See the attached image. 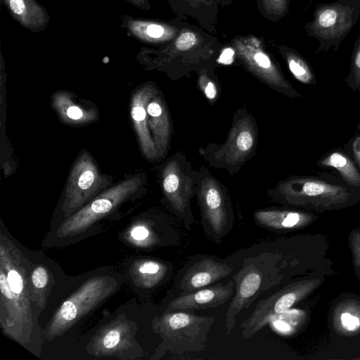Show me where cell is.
Wrapping results in <instances>:
<instances>
[{
    "instance_id": "cell-26",
    "label": "cell",
    "mask_w": 360,
    "mask_h": 360,
    "mask_svg": "<svg viewBox=\"0 0 360 360\" xmlns=\"http://www.w3.org/2000/svg\"><path fill=\"white\" fill-rule=\"evenodd\" d=\"M121 341V332L118 327L111 328L106 332L101 339L102 349L112 350L115 349Z\"/></svg>"
},
{
    "instance_id": "cell-27",
    "label": "cell",
    "mask_w": 360,
    "mask_h": 360,
    "mask_svg": "<svg viewBox=\"0 0 360 360\" xmlns=\"http://www.w3.org/2000/svg\"><path fill=\"white\" fill-rule=\"evenodd\" d=\"M349 240L354 263L360 269V229L354 230Z\"/></svg>"
},
{
    "instance_id": "cell-9",
    "label": "cell",
    "mask_w": 360,
    "mask_h": 360,
    "mask_svg": "<svg viewBox=\"0 0 360 360\" xmlns=\"http://www.w3.org/2000/svg\"><path fill=\"white\" fill-rule=\"evenodd\" d=\"M118 282L110 276H95L83 285L57 310L45 330L51 340L61 335L90 310L109 297L117 288Z\"/></svg>"
},
{
    "instance_id": "cell-7",
    "label": "cell",
    "mask_w": 360,
    "mask_h": 360,
    "mask_svg": "<svg viewBox=\"0 0 360 360\" xmlns=\"http://www.w3.org/2000/svg\"><path fill=\"white\" fill-rule=\"evenodd\" d=\"M360 18V0H336L316 4L313 20L305 24L309 37L316 39V53L337 51Z\"/></svg>"
},
{
    "instance_id": "cell-33",
    "label": "cell",
    "mask_w": 360,
    "mask_h": 360,
    "mask_svg": "<svg viewBox=\"0 0 360 360\" xmlns=\"http://www.w3.org/2000/svg\"><path fill=\"white\" fill-rule=\"evenodd\" d=\"M274 1L278 3L284 13H286L287 8H288V0H273Z\"/></svg>"
},
{
    "instance_id": "cell-29",
    "label": "cell",
    "mask_w": 360,
    "mask_h": 360,
    "mask_svg": "<svg viewBox=\"0 0 360 360\" xmlns=\"http://www.w3.org/2000/svg\"><path fill=\"white\" fill-rule=\"evenodd\" d=\"M195 42V37L191 32H185L179 36L176 44L178 49L186 50L190 49Z\"/></svg>"
},
{
    "instance_id": "cell-23",
    "label": "cell",
    "mask_w": 360,
    "mask_h": 360,
    "mask_svg": "<svg viewBox=\"0 0 360 360\" xmlns=\"http://www.w3.org/2000/svg\"><path fill=\"white\" fill-rule=\"evenodd\" d=\"M321 164L335 168L349 185L360 186V173L353 162L344 154L331 153L321 161Z\"/></svg>"
},
{
    "instance_id": "cell-16",
    "label": "cell",
    "mask_w": 360,
    "mask_h": 360,
    "mask_svg": "<svg viewBox=\"0 0 360 360\" xmlns=\"http://www.w3.org/2000/svg\"><path fill=\"white\" fill-rule=\"evenodd\" d=\"M253 217L257 226L278 231L301 229L316 219L309 213L280 208L258 210L255 211Z\"/></svg>"
},
{
    "instance_id": "cell-15",
    "label": "cell",
    "mask_w": 360,
    "mask_h": 360,
    "mask_svg": "<svg viewBox=\"0 0 360 360\" xmlns=\"http://www.w3.org/2000/svg\"><path fill=\"white\" fill-rule=\"evenodd\" d=\"M146 110L149 128L158 158H163L170 147L172 124L166 103L159 91L150 99Z\"/></svg>"
},
{
    "instance_id": "cell-11",
    "label": "cell",
    "mask_w": 360,
    "mask_h": 360,
    "mask_svg": "<svg viewBox=\"0 0 360 360\" xmlns=\"http://www.w3.org/2000/svg\"><path fill=\"white\" fill-rule=\"evenodd\" d=\"M105 184L91 156L83 150L68 176L62 204L63 218L72 215L94 198Z\"/></svg>"
},
{
    "instance_id": "cell-22",
    "label": "cell",
    "mask_w": 360,
    "mask_h": 360,
    "mask_svg": "<svg viewBox=\"0 0 360 360\" xmlns=\"http://www.w3.org/2000/svg\"><path fill=\"white\" fill-rule=\"evenodd\" d=\"M283 55L289 70L300 82L306 84L316 83L314 72L308 61L299 53L289 48H285Z\"/></svg>"
},
{
    "instance_id": "cell-21",
    "label": "cell",
    "mask_w": 360,
    "mask_h": 360,
    "mask_svg": "<svg viewBox=\"0 0 360 360\" xmlns=\"http://www.w3.org/2000/svg\"><path fill=\"white\" fill-rule=\"evenodd\" d=\"M168 271L169 267L165 263L155 259H143L136 266L139 281L147 288L158 285L165 278Z\"/></svg>"
},
{
    "instance_id": "cell-13",
    "label": "cell",
    "mask_w": 360,
    "mask_h": 360,
    "mask_svg": "<svg viewBox=\"0 0 360 360\" xmlns=\"http://www.w3.org/2000/svg\"><path fill=\"white\" fill-rule=\"evenodd\" d=\"M233 281L207 286L188 293L181 294L172 300L167 311H193L214 308L224 304L233 295Z\"/></svg>"
},
{
    "instance_id": "cell-34",
    "label": "cell",
    "mask_w": 360,
    "mask_h": 360,
    "mask_svg": "<svg viewBox=\"0 0 360 360\" xmlns=\"http://www.w3.org/2000/svg\"><path fill=\"white\" fill-rule=\"evenodd\" d=\"M359 359H360V358H359Z\"/></svg>"
},
{
    "instance_id": "cell-18",
    "label": "cell",
    "mask_w": 360,
    "mask_h": 360,
    "mask_svg": "<svg viewBox=\"0 0 360 360\" xmlns=\"http://www.w3.org/2000/svg\"><path fill=\"white\" fill-rule=\"evenodd\" d=\"M52 105L60 120L68 124H85L97 120L98 115L94 109H86L75 102L72 95L66 91H56L52 96Z\"/></svg>"
},
{
    "instance_id": "cell-14",
    "label": "cell",
    "mask_w": 360,
    "mask_h": 360,
    "mask_svg": "<svg viewBox=\"0 0 360 360\" xmlns=\"http://www.w3.org/2000/svg\"><path fill=\"white\" fill-rule=\"evenodd\" d=\"M233 269L212 257H205L190 265L182 276L179 289L182 294L207 286L230 275Z\"/></svg>"
},
{
    "instance_id": "cell-6",
    "label": "cell",
    "mask_w": 360,
    "mask_h": 360,
    "mask_svg": "<svg viewBox=\"0 0 360 360\" xmlns=\"http://www.w3.org/2000/svg\"><path fill=\"white\" fill-rule=\"evenodd\" d=\"M200 175V170H194L191 162L181 153L169 158L161 172L165 204L188 231L195 222L191 200L197 195Z\"/></svg>"
},
{
    "instance_id": "cell-31",
    "label": "cell",
    "mask_w": 360,
    "mask_h": 360,
    "mask_svg": "<svg viewBox=\"0 0 360 360\" xmlns=\"http://www.w3.org/2000/svg\"><path fill=\"white\" fill-rule=\"evenodd\" d=\"M233 55V51L231 49H226L222 53L220 60L222 63L227 64L232 60Z\"/></svg>"
},
{
    "instance_id": "cell-17",
    "label": "cell",
    "mask_w": 360,
    "mask_h": 360,
    "mask_svg": "<svg viewBox=\"0 0 360 360\" xmlns=\"http://www.w3.org/2000/svg\"><path fill=\"white\" fill-rule=\"evenodd\" d=\"M11 16L25 28L37 32L44 30L49 16L37 0H3Z\"/></svg>"
},
{
    "instance_id": "cell-32",
    "label": "cell",
    "mask_w": 360,
    "mask_h": 360,
    "mask_svg": "<svg viewBox=\"0 0 360 360\" xmlns=\"http://www.w3.org/2000/svg\"><path fill=\"white\" fill-rule=\"evenodd\" d=\"M130 4L139 8H146V0H126Z\"/></svg>"
},
{
    "instance_id": "cell-12",
    "label": "cell",
    "mask_w": 360,
    "mask_h": 360,
    "mask_svg": "<svg viewBox=\"0 0 360 360\" xmlns=\"http://www.w3.org/2000/svg\"><path fill=\"white\" fill-rule=\"evenodd\" d=\"M158 91L152 84L143 85L133 94L131 117L139 142L141 150L149 160L158 159V151L148 120L146 107L150 99Z\"/></svg>"
},
{
    "instance_id": "cell-24",
    "label": "cell",
    "mask_w": 360,
    "mask_h": 360,
    "mask_svg": "<svg viewBox=\"0 0 360 360\" xmlns=\"http://www.w3.org/2000/svg\"><path fill=\"white\" fill-rule=\"evenodd\" d=\"M347 81L354 87H360V32L354 44Z\"/></svg>"
},
{
    "instance_id": "cell-25",
    "label": "cell",
    "mask_w": 360,
    "mask_h": 360,
    "mask_svg": "<svg viewBox=\"0 0 360 360\" xmlns=\"http://www.w3.org/2000/svg\"><path fill=\"white\" fill-rule=\"evenodd\" d=\"M198 85L200 91L210 103H214L219 96V90L217 83L205 74L198 77Z\"/></svg>"
},
{
    "instance_id": "cell-20",
    "label": "cell",
    "mask_w": 360,
    "mask_h": 360,
    "mask_svg": "<svg viewBox=\"0 0 360 360\" xmlns=\"http://www.w3.org/2000/svg\"><path fill=\"white\" fill-rule=\"evenodd\" d=\"M51 271L44 264L35 265L30 272V288L32 302L44 309L53 281Z\"/></svg>"
},
{
    "instance_id": "cell-1",
    "label": "cell",
    "mask_w": 360,
    "mask_h": 360,
    "mask_svg": "<svg viewBox=\"0 0 360 360\" xmlns=\"http://www.w3.org/2000/svg\"><path fill=\"white\" fill-rule=\"evenodd\" d=\"M142 178L134 176L104 191L72 215L64 219L55 231V245H67L79 240L92 226L112 212L142 185Z\"/></svg>"
},
{
    "instance_id": "cell-30",
    "label": "cell",
    "mask_w": 360,
    "mask_h": 360,
    "mask_svg": "<svg viewBox=\"0 0 360 360\" xmlns=\"http://www.w3.org/2000/svg\"><path fill=\"white\" fill-rule=\"evenodd\" d=\"M146 34L151 38H160L164 34L162 27L155 24L149 25L146 29Z\"/></svg>"
},
{
    "instance_id": "cell-8",
    "label": "cell",
    "mask_w": 360,
    "mask_h": 360,
    "mask_svg": "<svg viewBox=\"0 0 360 360\" xmlns=\"http://www.w3.org/2000/svg\"><path fill=\"white\" fill-rule=\"evenodd\" d=\"M197 200L205 235L219 243L234 224V210L228 189L208 169L200 168Z\"/></svg>"
},
{
    "instance_id": "cell-10",
    "label": "cell",
    "mask_w": 360,
    "mask_h": 360,
    "mask_svg": "<svg viewBox=\"0 0 360 360\" xmlns=\"http://www.w3.org/2000/svg\"><path fill=\"white\" fill-rule=\"evenodd\" d=\"M321 282V279L291 283L260 300L252 313L240 325L242 335L249 338L264 328L277 316L307 296Z\"/></svg>"
},
{
    "instance_id": "cell-19",
    "label": "cell",
    "mask_w": 360,
    "mask_h": 360,
    "mask_svg": "<svg viewBox=\"0 0 360 360\" xmlns=\"http://www.w3.org/2000/svg\"><path fill=\"white\" fill-rule=\"evenodd\" d=\"M333 326L337 333L354 336L360 333V302L348 299L341 302L333 314Z\"/></svg>"
},
{
    "instance_id": "cell-5",
    "label": "cell",
    "mask_w": 360,
    "mask_h": 360,
    "mask_svg": "<svg viewBox=\"0 0 360 360\" xmlns=\"http://www.w3.org/2000/svg\"><path fill=\"white\" fill-rule=\"evenodd\" d=\"M267 193L279 202L319 210L342 207L353 199L345 187L312 177L288 178Z\"/></svg>"
},
{
    "instance_id": "cell-28",
    "label": "cell",
    "mask_w": 360,
    "mask_h": 360,
    "mask_svg": "<svg viewBox=\"0 0 360 360\" xmlns=\"http://www.w3.org/2000/svg\"><path fill=\"white\" fill-rule=\"evenodd\" d=\"M150 233L144 225H136L132 227L129 236L131 238L137 243L145 242L150 236Z\"/></svg>"
},
{
    "instance_id": "cell-4",
    "label": "cell",
    "mask_w": 360,
    "mask_h": 360,
    "mask_svg": "<svg viewBox=\"0 0 360 360\" xmlns=\"http://www.w3.org/2000/svg\"><path fill=\"white\" fill-rule=\"evenodd\" d=\"M278 260L277 255L269 252L244 259L242 268L233 277L236 292L226 314L227 333L231 332L241 311L279 282Z\"/></svg>"
},
{
    "instance_id": "cell-3",
    "label": "cell",
    "mask_w": 360,
    "mask_h": 360,
    "mask_svg": "<svg viewBox=\"0 0 360 360\" xmlns=\"http://www.w3.org/2000/svg\"><path fill=\"white\" fill-rule=\"evenodd\" d=\"M257 139L258 127L255 117L240 108L233 115L226 141L221 144L210 143L199 153L210 165L224 169L233 176L255 155Z\"/></svg>"
},
{
    "instance_id": "cell-2",
    "label": "cell",
    "mask_w": 360,
    "mask_h": 360,
    "mask_svg": "<svg viewBox=\"0 0 360 360\" xmlns=\"http://www.w3.org/2000/svg\"><path fill=\"white\" fill-rule=\"evenodd\" d=\"M214 321V317L186 311H167L155 317L153 330L160 335L162 342L154 358H160L168 352L181 354L203 350Z\"/></svg>"
}]
</instances>
